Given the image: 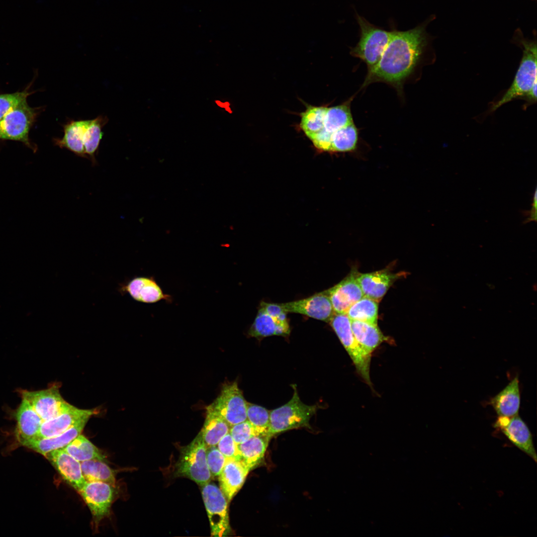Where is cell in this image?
<instances>
[{
	"mask_svg": "<svg viewBox=\"0 0 537 537\" xmlns=\"http://www.w3.org/2000/svg\"><path fill=\"white\" fill-rule=\"evenodd\" d=\"M424 25L405 31L393 30L376 66L369 71L364 85L384 82L401 87L413 72L426 44Z\"/></svg>",
	"mask_w": 537,
	"mask_h": 537,
	"instance_id": "cell-1",
	"label": "cell"
},
{
	"mask_svg": "<svg viewBox=\"0 0 537 537\" xmlns=\"http://www.w3.org/2000/svg\"><path fill=\"white\" fill-rule=\"evenodd\" d=\"M522 44L523 56L514 81L502 97L491 107V111L517 98L526 97L531 102L537 100V44L526 41Z\"/></svg>",
	"mask_w": 537,
	"mask_h": 537,
	"instance_id": "cell-2",
	"label": "cell"
},
{
	"mask_svg": "<svg viewBox=\"0 0 537 537\" xmlns=\"http://www.w3.org/2000/svg\"><path fill=\"white\" fill-rule=\"evenodd\" d=\"M292 387L294 393L291 399L284 405L270 411L268 435L271 438L289 430L309 427L310 420L317 410V406L303 403L296 386Z\"/></svg>",
	"mask_w": 537,
	"mask_h": 537,
	"instance_id": "cell-3",
	"label": "cell"
},
{
	"mask_svg": "<svg viewBox=\"0 0 537 537\" xmlns=\"http://www.w3.org/2000/svg\"><path fill=\"white\" fill-rule=\"evenodd\" d=\"M360 28V39L351 53L367 65L368 71L378 63L391 37L392 31L375 26L357 14Z\"/></svg>",
	"mask_w": 537,
	"mask_h": 537,
	"instance_id": "cell-4",
	"label": "cell"
},
{
	"mask_svg": "<svg viewBox=\"0 0 537 537\" xmlns=\"http://www.w3.org/2000/svg\"><path fill=\"white\" fill-rule=\"evenodd\" d=\"M329 322L350 357L358 373L371 386V355L365 352L356 340L352 330L351 320L346 314L335 313Z\"/></svg>",
	"mask_w": 537,
	"mask_h": 537,
	"instance_id": "cell-5",
	"label": "cell"
},
{
	"mask_svg": "<svg viewBox=\"0 0 537 537\" xmlns=\"http://www.w3.org/2000/svg\"><path fill=\"white\" fill-rule=\"evenodd\" d=\"M177 468L179 476L188 478L198 485L209 482L211 475L207 462L206 447L199 434L182 449Z\"/></svg>",
	"mask_w": 537,
	"mask_h": 537,
	"instance_id": "cell-6",
	"label": "cell"
},
{
	"mask_svg": "<svg viewBox=\"0 0 537 537\" xmlns=\"http://www.w3.org/2000/svg\"><path fill=\"white\" fill-rule=\"evenodd\" d=\"M39 112L25 99L9 110L0 121V139L20 141L32 148L29 132Z\"/></svg>",
	"mask_w": 537,
	"mask_h": 537,
	"instance_id": "cell-7",
	"label": "cell"
},
{
	"mask_svg": "<svg viewBox=\"0 0 537 537\" xmlns=\"http://www.w3.org/2000/svg\"><path fill=\"white\" fill-rule=\"evenodd\" d=\"M287 312L280 303L262 302L249 334L257 338L271 336H287L290 332Z\"/></svg>",
	"mask_w": 537,
	"mask_h": 537,
	"instance_id": "cell-8",
	"label": "cell"
},
{
	"mask_svg": "<svg viewBox=\"0 0 537 537\" xmlns=\"http://www.w3.org/2000/svg\"><path fill=\"white\" fill-rule=\"evenodd\" d=\"M247 402L236 382L223 385L216 399L206 407L223 418L230 427L247 420Z\"/></svg>",
	"mask_w": 537,
	"mask_h": 537,
	"instance_id": "cell-9",
	"label": "cell"
},
{
	"mask_svg": "<svg viewBox=\"0 0 537 537\" xmlns=\"http://www.w3.org/2000/svg\"><path fill=\"white\" fill-rule=\"evenodd\" d=\"M202 486V499L210 525L211 536H227L230 532L228 501L216 484L208 482Z\"/></svg>",
	"mask_w": 537,
	"mask_h": 537,
	"instance_id": "cell-10",
	"label": "cell"
},
{
	"mask_svg": "<svg viewBox=\"0 0 537 537\" xmlns=\"http://www.w3.org/2000/svg\"><path fill=\"white\" fill-rule=\"evenodd\" d=\"M22 399L25 400L39 416L43 422L52 419L67 410L72 405L61 396L56 384L38 391H20Z\"/></svg>",
	"mask_w": 537,
	"mask_h": 537,
	"instance_id": "cell-11",
	"label": "cell"
},
{
	"mask_svg": "<svg viewBox=\"0 0 537 537\" xmlns=\"http://www.w3.org/2000/svg\"><path fill=\"white\" fill-rule=\"evenodd\" d=\"M114 488L103 482H87L78 491L90 511L96 526L110 514Z\"/></svg>",
	"mask_w": 537,
	"mask_h": 537,
	"instance_id": "cell-12",
	"label": "cell"
},
{
	"mask_svg": "<svg viewBox=\"0 0 537 537\" xmlns=\"http://www.w3.org/2000/svg\"><path fill=\"white\" fill-rule=\"evenodd\" d=\"M280 304L287 313L303 314L326 322L330 321L335 313L327 290L304 299Z\"/></svg>",
	"mask_w": 537,
	"mask_h": 537,
	"instance_id": "cell-13",
	"label": "cell"
},
{
	"mask_svg": "<svg viewBox=\"0 0 537 537\" xmlns=\"http://www.w3.org/2000/svg\"><path fill=\"white\" fill-rule=\"evenodd\" d=\"M494 427L499 429L515 446L537 461L532 434L518 414L511 417L499 416Z\"/></svg>",
	"mask_w": 537,
	"mask_h": 537,
	"instance_id": "cell-14",
	"label": "cell"
},
{
	"mask_svg": "<svg viewBox=\"0 0 537 537\" xmlns=\"http://www.w3.org/2000/svg\"><path fill=\"white\" fill-rule=\"evenodd\" d=\"M354 269L338 284L326 290L335 313L346 314L349 308L363 296Z\"/></svg>",
	"mask_w": 537,
	"mask_h": 537,
	"instance_id": "cell-15",
	"label": "cell"
},
{
	"mask_svg": "<svg viewBox=\"0 0 537 537\" xmlns=\"http://www.w3.org/2000/svg\"><path fill=\"white\" fill-rule=\"evenodd\" d=\"M405 274L385 269L365 273L358 272L357 279L363 296L379 302L394 282Z\"/></svg>",
	"mask_w": 537,
	"mask_h": 537,
	"instance_id": "cell-16",
	"label": "cell"
},
{
	"mask_svg": "<svg viewBox=\"0 0 537 537\" xmlns=\"http://www.w3.org/2000/svg\"><path fill=\"white\" fill-rule=\"evenodd\" d=\"M45 457L51 461L65 481L78 492L86 483L82 473L81 462L63 448L50 451Z\"/></svg>",
	"mask_w": 537,
	"mask_h": 537,
	"instance_id": "cell-17",
	"label": "cell"
},
{
	"mask_svg": "<svg viewBox=\"0 0 537 537\" xmlns=\"http://www.w3.org/2000/svg\"><path fill=\"white\" fill-rule=\"evenodd\" d=\"M94 414V410L81 409L71 405L59 415L43 422L36 439L50 438L59 435L80 420L86 418H90Z\"/></svg>",
	"mask_w": 537,
	"mask_h": 537,
	"instance_id": "cell-18",
	"label": "cell"
},
{
	"mask_svg": "<svg viewBox=\"0 0 537 537\" xmlns=\"http://www.w3.org/2000/svg\"><path fill=\"white\" fill-rule=\"evenodd\" d=\"M120 291L128 293L134 300L145 303H154L168 299L155 280L146 276L133 278L121 286Z\"/></svg>",
	"mask_w": 537,
	"mask_h": 537,
	"instance_id": "cell-19",
	"label": "cell"
},
{
	"mask_svg": "<svg viewBox=\"0 0 537 537\" xmlns=\"http://www.w3.org/2000/svg\"><path fill=\"white\" fill-rule=\"evenodd\" d=\"M249 471L241 460L226 458L218 480L220 488L228 502L242 488Z\"/></svg>",
	"mask_w": 537,
	"mask_h": 537,
	"instance_id": "cell-20",
	"label": "cell"
},
{
	"mask_svg": "<svg viewBox=\"0 0 537 537\" xmlns=\"http://www.w3.org/2000/svg\"><path fill=\"white\" fill-rule=\"evenodd\" d=\"M14 415L16 438L21 445L36 439L43 421L25 400L22 399Z\"/></svg>",
	"mask_w": 537,
	"mask_h": 537,
	"instance_id": "cell-21",
	"label": "cell"
},
{
	"mask_svg": "<svg viewBox=\"0 0 537 537\" xmlns=\"http://www.w3.org/2000/svg\"><path fill=\"white\" fill-rule=\"evenodd\" d=\"M89 419L86 418L80 420L59 435L50 438L33 440L26 443L24 446L45 456L50 451L64 448L81 435Z\"/></svg>",
	"mask_w": 537,
	"mask_h": 537,
	"instance_id": "cell-22",
	"label": "cell"
},
{
	"mask_svg": "<svg viewBox=\"0 0 537 537\" xmlns=\"http://www.w3.org/2000/svg\"><path fill=\"white\" fill-rule=\"evenodd\" d=\"M521 395L518 376L490 400V404L499 416L511 417L518 414Z\"/></svg>",
	"mask_w": 537,
	"mask_h": 537,
	"instance_id": "cell-23",
	"label": "cell"
},
{
	"mask_svg": "<svg viewBox=\"0 0 537 537\" xmlns=\"http://www.w3.org/2000/svg\"><path fill=\"white\" fill-rule=\"evenodd\" d=\"M88 121L89 120H71L64 124V135L61 138L54 140L56 145L66 148L80 157H87L84 141Z\"/></svg>",
	"mask_w": 537,
	"mask_h": 537,
	"instance_id": "cell-24",
	"label": "cell"
},
{
	"mask_svg": "<svg viewBox=\"0 0 537 537\" xmlns=\"http://www.w3.org/2000/svg\"><path fill=\"white\" fill-rule=\"evenodd\" d=\"M351 324L356 340L368 354L371 355L372 353L387 339L377 324L358 320H351Z\"/></svg>",
	"mask_w": 537,
	"mask_h": 537,
	"instance_id": "cell-25",
	"label": "cell"
},
{
	"mask_svg": "<svg viewBox=\"0 0 537 537\" xmlns=\"http://www.w3.org/2000/svg\"><path fill=\"white\" fill-rule=\"evenodd\" d=\"M270 438L268 435H258L237 445L241 460L250 471L262 462Z\"/></svg>",
	"mask_w": 537,
	"mask_h": 537,
	"instance_id": "cell-26",
	"label": "cell"
},
{
	"mask_svg": "<svg viewBox=\"0 0 537 537\" xmlns=\"http://www.w3.org/2000/svg\"><path fill=\"white\" fill-rule=\"evenodd\" d=\"M230 426L217 414L206 410L203 427L198 433L206 447L216 446L219 441L229 433Z\"/></svg>",
	"mask_w": 537,
	"mask_h": 537,
	"instance_id": "cell-27",
	"label": "cell"
},
{
	"mask_svg": "<svg viewBox=\"0 0 537 537\" xmlns=\"http://www.w3.org/2000/svg\"><path fill=\"white\" fill-rule=\"evenodd\" d=\"M83 475L87 482L100 481L115 487L114 471L104 460L91 459L81 462Z\"/></svg>",
	"mask_w": 537,
	"mask_h": 537,
	"instance_id": "cell-28",
	"label": "cell"
},
{
	"mask_svg": "<svg viewBox=\"0 0 537 537\" xmlns=\"http://www.w3.org/2000/svg\"><path fill=\"white\" fill-rule=\"evenodd\" d=\"M62 448L80 462L91 459L104 460L105 459L100 450L81 434Z\"/></svg>",
	"mask_w": 537,
	"mask_h": 537,
	"instance_id": "cell-29",
	"label": "cell"
},
{
	"mask_svg": "<svg viewBox=\"0 0 537 537\" xmlns=\"http://www.w3.org/2000/svg\"><path fill=\"white\" fill-rule=\"evenodd\" d=\"M107 120V117L102 115L89 120L85 132L84 145L87 157H90L91 160H94L95 153L103 134L102 128Z\"/></svg>",
	"mask_w": 537,
	"mask_h": 537,
	"instance_id": "cell-30",
	"label": "cell"
},
{
	"mask_svg": "<svg viewBox=\"0 0 537 537\" xmlns=\"http://www.w3.org/2000/svg\"><path fill=\"white\" fill-rule=\"evenodd\" d=\"M378 302L363 296L349 308L346 314L351 320L377 324Z\"/></svg>",
	"mask_w": 537,
	"mask_h": 537,
	"instance_id": "cell-31",
	"label": "cell"
},
{
	"mask_svg": "<svg viewBox=\"0 0 537 537\" xmlns=\"http://www.w3.org/2000/svg\"><path fill=\"white\" fill-rule=\"evenodd\" d=\"M353 122L350 103H345L327 108L324 118V128L328 132L333 134Z\"/></svg>",
	"mask_w": 537,
	"mask_h": 537,
	"instance_id": "cell-32",
	"label": "cell"
},
{
	"mask_svg": "<svg viewBox=\"0 0 537 537\" xmlns=\"http://www.w3.org/2000/svg\"><path fill=\"white\" fill-rule=\"evenodd\" d=\"M358 132L354 122L345 126L333 133L330 151L349 152L357 147Z\"/></svg>",
	"mask_w": 537,
	"mask_h": 537,
	"instance_id": "cell-33",
	"label": "cell"
},
{
	"mask_svg": "<svg viewBox=\"0 0 537 537\" xmlns=\"http://www.w3.org/2000/svg\"><path fill=\"white\" fill-rule=\"evenodd\" d=\"M327 108L324 106H310L301 113L300 127L310 139L324 128Z\"/></svg>",
	"mask_w": 537,
	"mask_h": 537,
	"instance_id": "cell-34",
	"label": "cell"
},
{
	"mask_svg": "<svg viewBox=\"0 0 537 537\" xmlns=\"http://www.w3.org/2000/svg\"><path fill=\"white\" fill-rule=\"evenodd\" d=\"M247 418L259 435L269 436V410L260 405L247 402Z\"/></svg>",
	"mask_w": 537,
	"mask_h": 537,
	"instance_id": "cell-35",
	"label": "cell"
},
{
	"mask_svg": "<svg viewBox=\"0 0 537 537\" xmlns=\"http://www.w3.org/2000/svg\"><path fill=\"white\" fill-rule=\"evenodd\" d=\"M207 465L211 476H218L225 465L226 458L217 446L206 448Z\"/></svg>",
	"mask_w": 537,
	"mask_h": 537,
	"instance_id": "cell-36",
	"label": "cell"
},
{
	"mask_svg": "<svg viewBox=\"0 0 537 537\" xmlns=\"http://www.w3.org/2000/svg\"><path fill=\"white\" fill-rule=\"evenodd\" d=\"M28 90L0 94V121L12 108L27 99Z\"/></svg>",
	"mask_w": 537,
	"mask_h": 537,
	"instance_id": "cell-37",
	"label": "cell"
},
{
	"mask_svg": "<svg viewBox=\"0 0 537 537\" xmlns=\"http://www.w3.org/2000/svg\"><path fill=\"white\" fill-rule=\"evenodd\" d=\"M229 433L236 443L240 444L259 435L250 422L246 420L230 427Z\"/></svg>",
	"mask_w": 537,
	"mask_h": 537,
	"instance_id": "cell-38",
	"label": "cell"
},
{
	"mask_svg": "<svg viewBox=\"0 0 537 537\" xmlns=\"http://www.w3.org/2000/svg\"><path fill=\"white\" fill-rule=\"evenodd\" d=\"M216 446L226 458L241 460V455L237 444L229 432L219 441Z\"/></svg>",
	"mask_w": 537,
	"mask_h": 537,
	"instance_id": "cell-39",
	"label": "cell"
},
{
	"mask_svg": "<svg viewBox=\"0 0 537 537\" xmlns=\"http://www.w3.org/2000/svg\"><path fill=\"white\" fill-rule=\"evenodd\" d=\"M332 134L326 131L323 128L310 139L318 149L325 151H330Z\"/></svg>",
	"mask_w": 537,
	"mask_h": 537,
	"instance_id": "cell-40",
	"label": "cell"
},
{
	"mask_svg": "<svg viewBox=\"0 0 537 537\" xmlns=\"http://www.w3.org/2000/svg\"><path fill=\"white\" fill-rule=\"evenodd\" d=\"M537 188H536L533 197L532 207L530 210L524 211L525 215L528 217L524 221V223H529L531 221H537Z\"/></svg>",
	"mask_w": 537,
	"mask_h": 537,
	"instance_id": "cell-41",
	"label": "cell"
}]
</instances>
